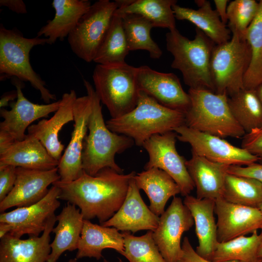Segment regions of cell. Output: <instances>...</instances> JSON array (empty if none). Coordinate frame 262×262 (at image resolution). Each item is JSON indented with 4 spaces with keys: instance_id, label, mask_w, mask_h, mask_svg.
I'll list each match as a JSON object with an SVG mask.
<instances>
[{
    "instance_id": "cell-3",
    "label": "cell",
    "mask_w": 262,
    "mask_h": 262,
    "mask_svg": "<svg viewBox=\"0 0 262 262\" xmlns=\"http://www.w3.org/2000/svg\"><path fill=\"white\" fill-rule=\"evenodd\" d=\"M185 114L165 107L142 91H139L136 107L119 117L106 122L112 131L132 139L142 147L153 135L174 131L185 125Z\"/></svg>"
},
{
    "instance_id": "cell-15",
    "label": "cell",
    "mask_w": 262,
    "mask_h": 262,
    "mask_svg": "<svg viewBox=\"0 0 262 262\" xmlns=\"http://www.w3.org/2000/svg\"><path fill=\"white\" fill-rule=\"evenodd\" d=\"M136 82L139 91L145 92L165 107L184 114L190 107L189 95L174 73L160 72L143 66L137 67Z\"/></svg>"
},
{
    "instance_id": "cell-14",
    "label": "cell",
    "mask_w": 262,
    "mask_h": 262,
    "mask_svg": "<svg viewBox=\"0 0 262 262\" xmlns=\"http://www.w3.org/2000/svg\"><path fill=\"white\" fill-rule=\"evenodd\" d=\"M60 193L59 188L52 185L45 196L36 203L1 213L0 222L10 224L12 230L9 234L16 237L20 238L25 234L39 236L60 205Z\"/></svg>"
},
{
    "instance_id": "cell-35",
    "label": "cell",
    "mask_w": 262,
    "mask_h": 262,
    "mask_svg": "<svg viewBox=\"0 0 262 262\" xmlns=\"http://www.w3.org/2000/svg\"><path fill=\"white\" fill-rule=\"evenodd\" d=\"M222 197L232 203L259 208L262 203V184L253 178L228 173Z\"/></svg>"
},
{
    "instance_id": "cell-47",
    "label": "cell",
    "mask_w": 262,
    "mask_h": 262,
    "mask_svg": "<svg viewBox=\"0 0 262 262\" xmlns=\"http://www.w3.org/2000/svg\"><path fill=\"white\" fill-rule=\"evenodd\" d=\"M255 89L259 98L262 104V84L258 86Z\"/></svg>"
},
{
    "instance_id": "cell-2",
    "label": "cell",
    "mask_w": 262,
    "mask_h": 262,
    "mask_svg": "<svg viewBox=\"0 0 262 262\" xmlns=\"http://www.w3.org/2000/svg\"><path fill=\"white\" fill-rule=\"evenodd\" d=\"M83 84L91 100L92 110L88 122L89 133L84 140L82 154L83 170L94 176L108 167L122 173L123 169L116 163L115 156L131 147L134 142L131 138L108 129L95 89L86 80H83Z\"/></svg>"
},
{
    "instance_id": "cell-21",
    "label": "cell",
    "mask_w": 262,
    "mask_h": 262,
    "mask_svg": "<svg viewBox=\"0 0 262 262\" xmlns=\"http://www.w3.org/2000/svg\"><path fill=\"white\" fill-rule=\"evenodd\" d=\"M56 221L54 214L40 236L21 239L6 235L0 239V262H47L51 251L50 234Z\"/></svg>"
},
{
    "instance_id": "cell-33",
    "label": "cell",
    "mask_w": 262,
    "mask_h": 262,
    "mask_svg": "<svg viewBox=\"0 0 262 262\" xmlns=\"http://www.w3.org/2000/svg\"><path fill=\"white\" fill-rule=\"evenodd\" d=\"M129 51L123 28L122 16L115 11L93 61L103 65L123 63Z\"/></svg>"
},
{
    "instance_id": "cell-17",
    "label": "cell",
    "mask_w": 262,
    "mask_h": 262,
    "mask_svg": "<svg viewBox=\"0 0 262 262\" xmlns=\"http://www.w3.org/2000/svg\"><path fill=\"white\" fill-rule=\"evenodd\" d=\"M16 180L12 191L0 202V212L14 207L32 205L48 194V187L60 180L58 167L41 170L16 167Z\"/></svg>"
},
{
    "instance_id": "cell-7",
    "label": "cell",
    "mask_w": 262,
    "mask_h": 262,
    "mask_svg": "<svg viewBox=\"0 0 262 262\" xmlns=\"http://www.w3.org/2000/svg\"><path fill=\"white\" fill-rule=\"evenodd\" d=\"M137 67L127 63L97 64L93 73L95 90L111 118L123 116L136 106L139 89Z\"/></svg>"
},
{
    "instance_id": "cell-29",
    "label": "cell",
    "mask_w": 262,
    "mask_h": 262,
    "mask_svg": "<svg viewBox=\"0 0 262 262\" xmlns=\"http://www.w3.org/2000/svg\"><path fill=\"white\" fill-rule=\"evenodd\" d=\"M135 183L147 196L149 209L156 215H161L164 207L172 196L180 194V189L174 180L166 172L157 168H151L136 174Z\"/></svg>"
},
{
    "instance_id": "cell-23",
    "label": "cell",
    "mask_w": 262,
    "mask_h": 262,
    "mask_svg": "<svg viewBox=\"0 0 262 262\" xmlns=\"http://www.w3.org/2000/svg\"><path fill=\"white\" fill-rule=\"evenodd\" d=\"M186 165L198 199L222 197L229 165L210 161L192 152Z\"/></svg>"
},
{
    "instance_id": "cell-12",
    "label": "cell",
    "mask_w": 262,
    "mask_h": 262,
    "mask_svg": "<svg viewBox=\"0 0 262 262\" xmlns=\"http://www.w3.org/2000/svg\"><path fill=\"white\" fill-rule=\"evenodd\" d=\"M177 133L173 131L152 136L142 147L148 155L145 170L151 168L160 169L168 174L179 186L180 194L186 196L195 188L188 171L184 157L176 147Z\"/></svg>"
},
{
    "instance_id": "cell-16",
    "label": "cell",
    "mask_w": 262,
    "mask_h": 262,
    "mask_svg": "<svg viewBox=\"0 0 262 262\" xmlns=\"http://www.w3.org/2000/svg\"><path fill=\"white\" fill-rule=\"evenodd\" d=\"M92 110L88 95L77 98L73 107L74 129L69 144L59 161L60 180L69 182L82 173V154L88 130V122Z\"/></svg>"
},
{
    "instance_id": "cell-25",
    "label": "cell",
    "mask_w": 262,
    "mask_h": 262,
    "mask_svg": "<svg viewBox=\"0 0 262 262\" xmlns=\"http://www.w3.org/2000/svg\"><path fill=\"white\" fill-rule=\"evenodd\" d=\"M52 5L55 10L54 17L37 33V37L43 36L47 38L49 44L68 37L91 4L87 0H53Z\"/></svg>"
},
{
    "instance_id": "cell-39",
    "label": "cell",
    "mask_w": 262,
    "mask_h": 262,
    "mask_svg": "<svg viewBox=\"0 0 262 262\" xmlns=\"http://www.w3.org/2000/svg\"><path fill=\"white\" fill-rule=\"evenodd\" d=\"M241 147L257 156L262 164V126L245 134Z\"/></svg>"
},
{
    "instance_id": "cell-5",
    "label": "cell",
    "mask_w": 262,
    "mask_h": 262,
    "mask_svg": "<svg viewBox=\"0 0 262 262\" xmlns=\"http://www.w3.org/2000/svg\"><path fill=\"white\" fill-rule=\"evenodd\" d=\"M190 106L185 125L193 129L224 138H243L246 133L233 117L226 94L189 88Z\"/></svg>"
},
{
    "instance_id": "cell-49",
    "label": "cell",
    "mask_w": 262,
    "mask_h": 262,
    "mask_svg": "<svg viewBox=\"0 0 262 262\" xmlns=\"http://www.w3.org/2000/svg\"><path fill=\"white\" fill-rule=\"evenodd\" d=\"M77 259H70L68 262H77ZM103 262H109V261H107L106 260H104Z\"/></svg>"
},
{
    "instance_id": "cell-18",
    "label": "cell",
    "mask_w": 262,
    "mask_h": 262,
    "mask_svg": "<svg viewBox=\"0 0 262 262\" xmlns=\"http://www.w3.org/2000/svg\"><path fill=\"white\" fill-rule=\"evenodd\" d=\"M219 242L253 233L262 226V212L259 208L230 203L223 197L215 200Z\"/></svg>"
},
{
    "instance_id": "cell-38",
    "label": "cell",
    "mask_w": 262,
    "mask_h": 262,
    "mask_svg": "<svg viewBox=\"0 0 262 262\" xmlns=\"http://www.w3.org/2000/svg\"><path fill=\"white\" fill-rule=\"evenodd\" d=\"M259 2L255 0H234L227 7V19L232 33L245 39L246 31L259 10Z\"/></svg>"
},
{
    "instance_id": "cell-28",
    "label": "cell",
    "mask_w": 262,
    "mask_h": 262,
    "mask_svg": "<svg viewBox=\"0 0 262 262\" xmlns=\"http://www.w3.org/2000/svg\"><path fill=\"white\" fill-rule=\"evenodd\" d=\"M195 2L198 7L197 9L174 4L172 9L175 18L192 23L215 45L229 41L231 39V32L222 22L216 11L212 9L210 2L206 0H196Z\"/></svg>"
},
{
    "instance_id": "cell-22",
    "label": "cell",
    "mask_w": 262,
    "mask_h": 262,
    "mask_svg": "<svg viewBox=\"0 0 262 262\" xmlns=\"http://www.w3.org/2000/svg\"><path fill=\"white\" fill-rule=\"evenodd\" d=\"M77 98L74 90L64 93L59 108L50 118L41 119L27 130L28 134L38 139L49 154L58 161L64 148V145L59 140V132L65 124L74 121L73 107Z\"/></svg>"
},
{
    "instance_id": "cell-45",
    "label": "cell",
    "mask_w": 262,
    "mask_h": 262,
    "mask_svg": "<svg viewBox=\"0 0 262 262\" xmlns=\"http://www.w3.org/2000/svg\"><path fill=\"white\" fill-rule=\"evenodd\" d=\"M17 97V94L16 90L4 93L0 98V108H4V107L8 106L10 102L14 100L16 98V99Z\"/></svg>"
},
{
    "instance_id": "cell-44",
    "label": "cell",
    "mask_w": 262,
    "mask_h": 262,
    "mask_svg": "<svg viewBox=\"0 0 262 262\" xmlns=\"http://www.w3.org/2000/svg\"><path fill=\"white\" fill-rule=\"evenodd\" d=\"M215 10L218 13L222 22L226 24L228 22L227 7L229 0H214Z\"/></svg>"
},
{
    "instance_id": "cell-32",
    "label": "cell",
    "mask_w": 262,
    "mask_h": 262,
    "mask_svg": "<svg viewBox=\"0 0 262 262\" xmlns=\"http://www.w3.org/2000/svg\"><path fill=\"white\" fill-rule=\"evenodd\" d=\"M122 19L130 51L147 50L150 57L155 59L162 56V50L151 37L150 31L153 26L150 21L136 14L122 16Z\"/></svg>"
},
{
    "instance_id": "cell-36",
    "label": "cell",
    "mask_w": 262,
    "mask_h": 262,
    "mask_svg": "<svg viewBox=\"0 0 262 262\" xmlns=\"http://www.w3.org/2000/svg\"><path fill=\"white\" fill-rule=\"evenodd\" d=\"M259 10L248 28L245 39L251 50V60L244 79L246 89H255L262 84V0Z\"/></svg>"
},
{
    "instance_id": "cell-34",
    "label": "cell",
    "mask_w": 262,
    "mask_h": 262,
    "mask_svg": "<svg viewBox=\"0 0 262 262\" xmlns=\"http://www.w3.org/2000/svg\"><path fill=\"white\" fill-rule=\"evenodd\" d=\"M261 240L260 234L255 231L249 236H241L228 241L218 242L211 260L255 262L260 259L258 254Z\"/></svg>"
},
{
    "instance_id": "cell-42",
    "label": "cell",
    "mask_w": 262,
    "mask_h": 262,
    "mask_svg": "<svg viewBox=\"0 0 262 262\" xmlns=\"http://www.w3.org/2000/svg\"><path fill=\"white\" fill-rule=\"evenodd\" d=\"M181 245L183 255L181 262H239L235 261L215 262L205 259L197 254L187 237L184 238ZM255 262H262V259L260 258Z\"/></svg>"
},
{
    "instance_id": "cell-26",
    "label": "cell",
    "mask_w": 262,
    "mask_h": 262,
    "mask_svg": "<svg viewBox=\"0 0 262 262\" xmlns=\"http://www.w3.org/2000/svg\"><path fill=\"white\" fill-rule=\"evenodd\" d=\"M56 220L58 224L52 230L55 237L50 244L51 251L47 262H57L66 251L78 249L84 218L76 206L67 202L56 215Z\"/></svg>"
},
{
    "instance_id": "cell-19",
    "label": "cell",
    "mask_w": 262,
    "mask_h": 262,
    "mask_svg": "<svg viewBox=\"0 0 262 262\" xmlns=\"http://www.w3.org/2000/svg\"><path fill=\"white\" fill-rule=\"evenodd\" d=\"M134 178L130 182L127 196L119 209L100 225L132 233L141 230L154 231L157 229L160 217L145 204Z\"/></svg>"
},
{
    "instance_id": "cell-6",
    "label": "cell",
    "mask_w": 262,
    "mask_h": 262,
    "mask_svg": "<svg viewBox=\"0 0 262 262\" xmlns=\"http://www.w3.org/2000/svg\"><path fill=\"white\" fill-rule=\"evenodd\" d=\"M48 44V39L37 36L25 37L17 29H8L0 26V79L16 78L29 82L38 90L46 103L56 100V97L46 88L45 82L33 69L30 62L31 49L38 45Z\"/></svg>"
},
{
    "instance_id": "cell-46",
    "label": "cell",
    "mask_w": 262,
    "mask_h": 262,
    "mask_svg": "<svg viewBox=\"0 0 262 262\" xmlns=\"http://www.w3.org/2000/svg\"><path fill=\"white\" fill-rule=\"evenodd\" d=\"M12 230L11 225L7 223L0 222V238L9 233Z\"/></svg>"
},
{
    "instance_id": "cell-13",
    "label": "cell",
    "mask_w": 262,
    "mask_h": 262,
    "mask_svg": "<svg viewBox=\"0 0 262 262\" xmlns=\"http://www.w3.org/2000/svg\"><path fill=\"white\" fill-rule=\"evenodd\" d=\"M194 224L193 217L182 199L174 196L153 231L154 240L166 262H181L183 255L181 238Z\"/></svg>"
},
{
    "instance_id": "cell-20",
    "label": "cell",
    "mask_w": 262,
    "mask_h": 262,
    "mask_svg": "<svg viewBox=\"0 0 262 262\" xmlns=\"http://www.w3.org/2000/svg\"><path fill=\"white\" fill-rule=\"evenodd\" d=\"M3 164L48 170L57 167L59 161L38 139L27 134L21 141L0 142V165Z\"/></svg>"
},
{
    "instance_id": "cell-30",
    "label": "cell",
    "mask_w": 262,
    "mask_h": 262,
    "mask_svg": "<svg viewBox=\"0 0 262 262\" xmlns=\"http://www.w3.org/2000/svg\"><path fill=\"white\" fill-rule=\"evenodd\" d=\"M119 7L115 12L120 16L140 15L149 21L153 27L176 28L175 16L172 9L175 0H118Z\"/></svg>"
},
{
    "instance_id": "cell-10",
    "label": "cell",
    "mask_w": 262,
    "mask_h": 262,
    "mask_svg": "<svg viewBox=\"0 0 262 262\" xmlns=\"http://www.w3.org/2000/svg\"><path fill=\"white\" fill-rule=\"evenodd\" d=\"M177 138L189 144L191 152L212 162L228 165H248L259 161L246 150L237 147L224 138L203 132L185 125L174 129Z\"/></svg>"
},
{
    "instance_id": "cell-37",
    "label": "cell",
    "mask_w": 262,
    "mask_h": 262,
    "mask_svg": "<svg viewBox=\"0 0 262 262\" xmlns=\"http://www.w3.org/2000/svg\"><path fill=\"white\" fill-rule=\"evenodd\" d=\"M124 251L122 254L129 262H166L161 254L153 237V231L148 230L141 236L130 232L122 233Z\"/></svg>"
},
{
    "instance_id": "cell-24",
    "label": "cell",
    "mask_w": 262,
    "mask_h": 262,
    "mask_svg": "<svg viewBox=\"0 0 262 262\" xmlns=\"http://www.w3.org/2000/svg\"><path fill=\"white\" fill-rule=\"evenodd\" d=\"M183 203L190 211L194 221L198 246L196 251L200 257L211 260L218 242L215 213V199H198L185 196Z\"/></svg>"
},
{
    "instance_id": "cell-41",
    "label": "cell",
    "mask_w": 262,
    "mask_h": 262,
    "mask_svg": "<svg viewBox=\"0 0 262 262\" xmlns=\"http://www.w3.org/2000/svg\"><path fill=\"white\" fill-rule=\"evenodd\" d=\"M228 172L235 175L253 178L262 184V164L260 163H255L245 166L229 165Z\"/></svg>"
},
{
    "instance_id": "cell-1",
    "label": "cell",
    "mask_w": 262,
    "mask_h": 262,
    "mask_svg": "<svg viewBox=\"0 0 262 262\" xmlns=\"http://www.w3.org/2000/svg\"><path fill=\"white\" fill-rule=\"evenodd\" d=\"M135 171L127 174L105 168L94 176L84 171L75 180H60L52 185L60 190L59 199L78 207L84 219L98 218L100 224L111 218L119 209L127 194Z\"/></svg>"
},
{
    "instance_id": "cell-50",
    "label": "cell",
    "mask_w": 262,
    "mask_h": 262,
    "mask_svg": "<svg viewBox=\"0 0 262 262\" xmlns=\"http://www.w3.org/2000/svg\"><path fill=\"white\" fill-rule=\"evenodd\" d=\"M259 208L261 210V211L262 212V203H261V204L260 205Z\"/></svg>"
},
{
    "instance_id": "cell-9",
    "label": "cell",
    "mask_w": 262,
    "mask_h": 262,
    "mask_svg": "<svg viewBox=\"0 0 262 262\" xmlns=\"http://www.w3.org/2000/svg\"><path fill=\"white\" fill-rule=\"evenodd\" d=\"M118 7L116 0H99L91 5L67 37L77 57L88 63L94 61Z\"/></svg>"
},
{
    "instance_id": "cell-4",
    "label": "cell",
    "mask_w": 262,
    "mask_h": 262,
    "mask_svg": "<svg viewBox=\"0 0 262 262\" xmlns=\"http://www.w3.org/2000/svg\"><path fill=\"white\" fill-rule=\"evenodd\" d=\"M167 50L173 56L171 67L182 74L189 88L215 93L211 73V59L215 44L196 28L194 39H189L175 28L165 35Z\"/></svg>"
},
{
    "instance_id": "cell-48",
    "label": "cell",
    "mask_w": 262,
    "mask_h": 262,
    "mask_svg": "<svg viewBox=\"0 0 262 262\" xmlns=\"http://www.w3.org/2000/svg\"><path fill=\"white\" fill-rule=\"evenodd\" d=\"M261 233H260L261 236V243L259 248L258 251V258L260 259H262V226L261 228Z\"/></svg>"
},
{
    "instance_id": "cell-11",
    "label": "cell",
    "mask_w": 262,
    "mask_h": 262,
    "mask_svg": "<svg viewBox=\"0 0 262 262\" xmlns=\"http://www.w3.org/2000/svg\"><path fill=\"white\" fill-rule=\"evenodd\" d=\"M17 91L16 100L11 104V109L0 108V116L3 120L0 123V142L21 141L26 136L25 131L34 121L47 117L59 108L61 99L55 102L39 104L28 100L22 92V81L12 78Z\"/></svg>"
},
{
    "instance_id": "cell-40",
    "label": "cell",
    "mask_w": 262,
    "mask_h": 262,
    "mask_svg": "<svg viewBox=\"0 0 262 262\" xmlns=\"http://www.w3.org/2000/svg\"><path fill=\"white\" fill-rule=\"evenodd\" d=\"M16 167L12 165H0V202L13 189L16 180Z\"/></svg>"
},
{
    "instance_id": "cell-27",
    "label": "cell",
    "mask_w": 262,
    "mask_h": 262,
    "mask_svg": "<svg viewBox=\"0 0 262 262\" xmlns=\"http://www.w3.org/2000/svg\"><path fill=\"white\" fill-rule=\"evenodd\" d=\"M106 248L114 249L122 255L124 251L122 233L115 228L84 219L76 259L89 257L98 260L102 257V250Z\"/></svg>"
},
{
    "instance_id": "cell-43",
    "label": "cell",
    "mask_w": 262,
    "mask_h": 262,
    "mask_svg": "<svg viewBox=\"0 0 262 262\" xmlns=\"http://www.w3.org/2000/svg\"><path fill=\"white\" fill-rule=\"evenodd\" d=\"M0 5L6 7L17 14H25L27 13L26 6L22 0H0Z\"/></svg>"
},
{
    "instance_id": "cell-31",
    "label": "cell",
    "mask_w": 262,
    "mask_h": 262,
    "mask_svg": "<svg viewBox=\"0 0 262 262\" xmlns=\"http://www.w3.org/2000/svg\"><path fill=\"white\" fill-rule=\"evenodd\" d=\"M228 103L233 117L246 133L262 126V104L256 89L244 88L228 97Z\"/></svg>"
},
{
    "instance_id": "cell-8",
    "label": "cell",
    "mask_w": 262,
    "mask_h": 262,
    "mask_svg": "<svg viewBox=\"0 0 262 262\" xmlns=\"http://www.w3.org/2000/svg\"><path fill=\"white\" fill-rule=\"evenodd\" d=\"M232 34L227 42L215 45L210 64L215 93L228 97L244 89V79L251 60L246 40L237 33Z\"/></svg>"
}]
</instances>
